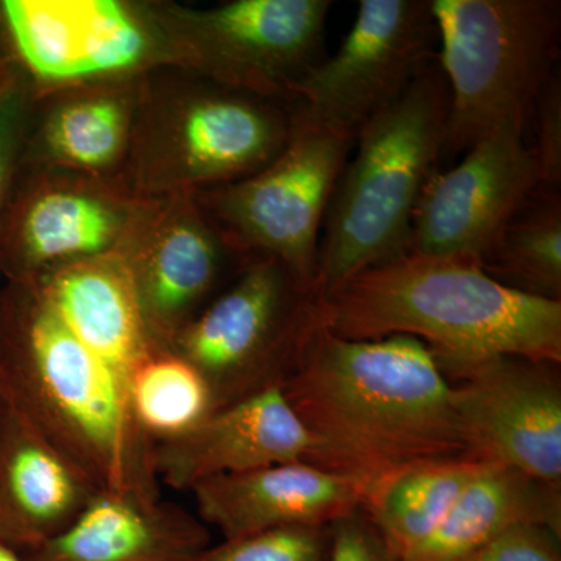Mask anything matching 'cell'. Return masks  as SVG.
<instances>
[{
  "instance_id": "22",
  "label": "cell",
  "mask_w": 561,
  "mask_h": 561,
  "mask_svg": "<svg viewBox=\"0 0 561 561\" xmlns=\"http://www.w3.org/2000/svg\"><path fill=\"white\" fill-rule=\"evenodd\" d=\"M560 485L486 463L440 526L400 561H453L518 524H540L560 534Z\"/></svg>"
},
{
  "instance_id": "28",
  "label": "cell",
  "mask_w": 561,
  "mask_h": 561,
  "mask_svg": "<svg viewBox=\"0 0 561 561\" xmlns=\"http://www.w3.org/2000/svg\"><path fill=\"white\" fill-rule=\"evenodd\" d=\"M453 561H561L560 534L540 524H518Z\"/></svg>"
},
{
  "instance_id": "24",
  "label": "cell",
  "mask_w": 561,
  "mask_h": 561,
  "mask_svg": "<svg viewBox=\"0 0 561 561\" xmlns=\"http://www.w3.org/2000/svg\"><path fill=\"white\" fill-rule=\"evenodd\" d=\"M481 265L511 289L561 301L560 190L538 187L483 254Z\"/></svg>"
},
{
  "instance_id": "19",
  "label": "cell",
  "mask_w": 561,
  "mask_h": 561,
  "mask_svg": "<svg viewBox=\"0 0 561 561\" xmlns=\"http://www.w3.org/2000/svg\"><path fill=\"white\" fill-rule=\"evenodd\" d=\"M99 491L0 391V538L31 556L69 527Z\"/></svg>"
},
{
  "instance_id": "1",
  "label": "cell",
  "mask_w": 561,
  "mask_h": 561,
  "mask_svg": "<svg viewBox=\"0 0 561 561\" xmlns=\"http://www.w3.org/2000/svg\"><path fill=\"white\" fill-rule=\"evenodd\" d=\"M279 387L308 434L305 461L365 490L405 465L465 456L451 382L419 339L339 337L317 308Z\"/></svg>"
},
{
  "instance_id": "5",
  "label": "cell",
  "mask_w": 561,
  "mask_h": 561,
  "mask_svg": "<svg viewBox=\"0 0 561 561\" xmlns=\"http://www.w3.org/2000/svg\"><path fill=\"white\" fill-rule=\"evenodd\" d=\"M283 103L197 77L147 76L122 183L142 198L221 186L260 171L290 138Z\"/></svg>"
},
{
  "instance_id": "26",
  "label": "cell",
  "mask_w": 561,
  "mask_h": 561,
  "mask_svg": "<svg viewBox=\"0 0 561 561\" xmlns=\"http://www.w3.org/2000/svg\"><path fill=\"white\" fill-rule=\"evenodd\" d=\"M328 527H280L209 545L194 561H327Z\"/></svg>"
},
{
  "instance_id": "29",
  "label": "cell",
  "mask_w": 561,
  "mask_h": 561,
  "mask_svg": "<svg viewBox=\"0 0 561 561\" xmlns=\"http://www.w3.org/2000/svg\"><path fill=\"white\" fill-rule=\"evenodd\" d=\"M530 127L535 142L530 144L541 173V187L560 190L561 184V80L559 70L542 90Z\"/></svg>"
},
{
  "instance_id": "32",
  "label": "cell",
  "mask_w": 561,
  "mask_h": 561,
  "mask_svg": "<svg viewBox=\"0 0 561 561\" xmlns=\"http://www.w3.org/2000/svg\"><path fill=\"white\" fill-rule=\"evenodd\" d=\"M13 61L11 58L9 44H7L5 31H3L2 16H0V62Z\"/></svg>"
},
{
  "instance_id": "14",
  "label": "cell",
  "mask_w": 561,
  "mask_h": 561,
  "mask_svg": "<svg viewBox=\"0 0 561 561\" xmlns=\"http://www.w3.org/2000/svg\"><path fill=\"white\" fill-rule=\"evenodd\" d=\"M541 186L526 135L500 130L465 151L449 171H435L412 217L409 251L481 262L505 225Z\"/></svg>"
},
{
  "instance_id": "6",
  "label": "cell",
  "mask_w": 561,
  "mask_h": 561,
  "mask_svg": "<svg viewBox=\"0 0 561 561\" xmlns=\"http://www.w3.org/2000/svg\"><path fill=\"white\" fill-rule=\"evenodd\" d=\"M449 90L445 151L457 154L500 130L526 135L557 72L556 0H431Z\"/></svg>"
},
{
  "instance_id": "18",
  "label": "cell",
  "mask_w": 561,
  "mask_h": 561,
  "mask_svg": "<svg viewBox=\"0 0 561 561\" xmlns=\"http://www.w3.org/2000/svg\"><path fill=\"white\" fill-rule=\"evenodd\" d=\"M197 516L224 540L280 527H328L357 512L365 486L305 460L219 476L191 490Z\"/></svg>"
},
{
  "instance_id": "10",
  "label": "cell",
  "mask_w": 561,
  "mask_h": 561,
  "mask_svg": "<svg viewBox=\"0 0 561 561\" xmlns=\"http://www.w3.org/2000/svg\"><path fill=\"white\" fill-rule=\"evenodd\" d=\"M10 55L35 99L171 68L147 2L0 0Z\"/></svg>"
},
{
  "instance_id": "15",
  "label": "cell",
  "mask_w": 561,
  "mask_h": 561,
  "mask_svg": "<svg viewBox=\"0 0 561 561\" xmlns=\"http://www.w3.org/2000/svg\"><path fill=\"white\" fill-rule=\"evenodd\" d=\"M119 253L158 350L171 348L205 308L231 254L194 194L151 198Z\"/></svg>"
},
{
  "instance_id": "33",
  "label": "cell",
  "mask_w": 561,
  "mask_h": 561,
  "mask_svg": "<svg viewBox=\"0 0 561 561\" xmlns=\"http://www.w3.org/2000/svg\"><path fill=\"white\" fill-rule=\"evenodd\" d=\"M14 61H3L0 62V81H2L3 77H5V73L9 72V69L11 66H13Z\"/></svg>"
},
{
  "instance_id": "12",
  "label": "cell",
  "mask_w": 561,
  "mask_h": 561,
  "mask_svg": "<svg viewBox=\"0 0 561 561\" xmlns=\"http://www.w3.org/2000/svg\"><path fill=\"white\" fill-rule=\"evenodd\" d=\"M150 201L121 180L20 169L0 220V276L41 279L121 251Z\"/></svg>"
},
{
  "instance_id": "31",
  "label": "cell",
  "mask_w": 561,
  "mask_h": 561,
  "mask_svg": "<svg viewBox=\"0 0 561 561\" xmlns=\"http://www.w3.org/2000/svg\"><path fill=\"white\" fill-rule=\"evenodd\" d=\"M0 561H28L25 556L18 552L16 549L11 548L5 541L0 538Z\"/></svg>"
},
{
  "instance_id": "3",
  "label": "cell",
  "mask_w": 561,
  "mask_h": 561,
  "mask_svg": "<svg viewBox=\"0 0 561 561\" xmlns=\"http://www.w3.org/2000/svg\"><path fill=\"white\" fill-rule=\"evenodd\" d=\"M0 391L99 490L160 496L154 446L124 382L66 327L38 280H0Z\"/></svg>"
},
{
  "instance_id": "8",
  "label": "cell",
  "mask_w": 561,
  "mask_h": 561,
  "mask_svg": "<svg viewBox=\"0 0 561 561\" xmlns=\"http://www.w3.org/2000/svg\"><path fill=\"white\" fill-rule=\"evenodd\" d=\"M354 142L291 121L278 157L245 179L197 192L195 201L232 256L273 257L317 287L321 228Z\"/></svg>"
},
{
  "instance_id": "17",
  "label": "cell",
  "mask_w": 561,
  "mask_h": 561,
  "mask_svg": "<svg viewBox=\"0 0 561 561\" xmlns=\"http://www.w3.org/2000/svg\"><path fill=\"white\" fill-rule=\"evenodd\" d=\"M309 437L279 383L216 409L194 430L157 443L161 485L191 491L219 476L305 460Z\"/></svg>"
},
{
  "instance_id": "11",
  "label": "cell",
  "mask_w": 561,
  "mask_h": 561,
  "mask_svg": "<svg viewBox=\"0 0 561 561\" xmlns=\"http://www.w3.org/2000/svg\"><path fill=\"white\" fill-rule=\"evenodd\" d=\"M437 39L431 0H362L337 51L291 88V121L356 139L437 60Z\"/></svg>"
},
{
  "instance_id": "4",
  "label": "cell",
  "mask_w": 561,
  "mask_h": 561,
  "mask_svg": "<svg viewBox=\"0 0 561 561\" xmlns=\"http://www.w3.org/2000/svg\"><path fill=\"white\" fill-rule=\"evenodd\" d=\"M448 117V83L435 60L357 133L321 228L320 294L408 253L416 203L445 151Z\"/></svg>"
},
{
  "instance_id": "16",
  "label": "cell",
  "mask_w": 561,
  "mask_h": 561,
  "mask_svg": "<svg viewBox=\"0 0 561 561\" xmlns=\"http://www.w3.org/2000/svg\"><path fill=\"white\" fill-rule=\"evenodd\" d=\"M147 76L36 98L20 169L122 181Z\"/></svg>"
},
{
  "instance_id": "7",
  "label": "cell",
  "mask_w": 561,
  "mask_h": 561,
  "mask_svg": "<svg viewBox=\"0 0 561 561\" xmlns=\"http://www.w3.org/2000/svg\"><path fill=\"white\" fill-rule=\"evenodd\" d=\"M171 68L287 105L323 58L330 0H231L219 5L147 2Z\"/></svg>"
},
{
  "instance_id": "27",
  "label": "cell",
  "mask_w": 561,
  "mask_h": 561,
  "mask_svg": "<svg viewBox=\"0 0 561 561\" xmlns=\"http://www.w3.org/2000/svg\"><path fill=\"white\" fill-rule=\"evenodd\" d=\"M35 92L16 62L0 81V220L20 173Z\"/></svg>"
},
{
  "instance_id": "20",
  "label": "cell",
  "mask_w": 561,
  "mask_h": 561,
  "mask_svg": "<svg viewBox=\"0 0 561 561\" xmlns=\"http://www.w3.org/2000/svg\"><path fill=\"white\" fill-rule=\"evenodd\" d=\"M210 545L197 515L160 496L101 490L28 561H194Z\"/></svg>"
},
{
  "instance_id": "2",
  "label": "cell",
  "mask_w": 561,
  "mask_h": 561,
  "mask_svg": "<svg viewBox=\"0 0 561 561\" xmlns=\"http://www.w3.org/2000/svg\"><path fill=\"white\" fill-rule=\"evenodd\" d=\"M319 317L350 341L419 339L445 376L496 357L561 360V301L511 289L470 257L408 251L320 294Z\"/></svg>"
},
{
  "instance_id": "23",
  "label": "cell",
  "mask_w": 561,
  "mask_h": 561,
  "mask_svg": "<svg viewBox=\"0 0 561 561\" xmlns=\"http://www.w3.org/2000/svg\"><path fill=\"white\" fill-rule=\"evenodd\" d=\"M486 461L443 457L405 465L365 490L360 512L393 561H400L440 526L467 483Z\"/></svg>"
},
{
  "instance_id": "30",
  "label": "cell",
  "mask_w": 561,
  "mask_h": 561,
  "mask_svg": "<svg viewBox=\"0 0 561 561\" xmlns=\"http://www.w3.org/2000/svg\"><path fill=\"white\" fill-rule=\"evenodd\" d=\"M327 561H393L364 513H351L330 526Z\"/></svg>"
},
{
  "instance_id": "25",
  "label": "cell",
  "mask_w": 561,
  "mask_h": 561,
  "mask_svg": "<svg viewBox=\"0 0 561 561\" xmlns=\"http://www.w3.org/2000/svg\"><path fill=\"white\" fill-rule=\"evenodd\" d=\"M127 394L133 419L154 443L181 437L214 411L201 373L169 350L154 351L133 371Z\"/></svg>"
},
{
  "instance_id": "13",
  "label": "cell",
  "mask_w": 561,
  "mask_h": 561,
  "mask_svg": "<svg viewBox=\"0 0 561 561\" xmlns=\"http://www.w3.org/2000/svg\"><path fill=\"white\" fill-rule=\"evenodd\" d=\"M557 364L496 357L456 376L453 408L465 456L560 485L561 387Z\"/></svg>"
},
{
  "instance_id": "9",
  "label": "cell",
  "mask_w": 561,
  "mask_h": 561,
  "mask_svg": "<svg viewBox=\"0 0 561 561\" xmlns=\"http://www.w3.org/2000/svg\"><path fill=\"white\" fill-rule=\"evenodd\" d=\"M319 287L278 260L243 261L241 275L173 341L210 390L214 411L275 386L319 308Z\"/></svg>"
},
{
  "instance_id": "34",
  "label": "cell",
  "mask_w": 561,
  "mask_h": 561,
  "mask_svg": "<svg viewBox=\"0 0 561 561\" xmlns=\"http://www.w3.org/2000/svg\"><path fill=\"white\" fill-rule=\"evenodd\" d=\"M0 280H2V276H0Z\"/></svg>"
},
{
  "instance_id": "21",
  "label": "cell",
  "mask_w": 561,
  "mask_h": 561,
  "mask_svg": "<svg viewBox=\"0 0 561 561\" xmlns=\"http://www.w3.org/2000/svg\"><path fill=\"white\" fill-rule=\"evenodd\" d=\"M33 280H38L66 327L124 382L125 389L133 371L160 351L144 323L119 251Z\"/></svg>"
}]
</instances>
